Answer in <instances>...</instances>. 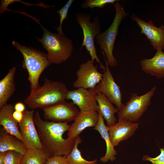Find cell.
Wrapping results in <instances>:
<instances>
[{"label":"cell","instance_id":"obj_1","mask_svg":"<svg viewBox=\"0 0 164 164\" xmlns=\"http://www.w3.org/2000/svg\"><path fill=\"white\" fill-rule=\"evenodd\" d=\"M43 151L48 157L55 156H67L74 145L76 139H65L63 134L68 131V122H57L43 120L38 111L34 116Z\"/></svg>","mask_w":164,"mask_h":164},{"label":"cell","instance_id":"obj_2","mask_svg":"<svg viewBox=\"0 0 164 164\" xmlns=\"http://www.w3.org/2000/svg\"><path fill=\"white\" fill-rule=\"evenodd\" d=\"M41 26L43 30L42 37L38 40L48 52V58L51 63L58 64L70 57L73 50L72 41L64 35L51 32L42 25L39 19L26 14Z\"/></svg>","mask_w":164,"mask_h":164},{"label":"cell","instance_id":"obj_3","mask_svg":"<svg viewBox=\"0 0 164 164\" xmlns=\"http://www.w3.org/2000/svg\"><path fill=\"white\" fill-rule=\"evenodd\" d=\"M68 91L64 83L45 77L43 85L34 94H29L25 99L24 103L32 110L43 109L65 101Z\"/></svg>","mask_w":164,"mask_h":164},{"label":"cell","instance_id":"obj_4","mask_svg":"<svg viewBox=\"0 0 164 164\" xmlns=\"http://www.w3.org/2000/svg\"><path fill=\"white\" fill-rule=\"evenodd\" d=\"M12 44L23 56L22 67L28 73L30 95H32L41 87L39 80L41 74L51 64L47 54L31 47L22 46L15 41H12Z\"/></svg>","mask_w":164,"mask_h":164},{"label":"cell","instance_id":"obj_5","mask_svg":"<svg viewBox=\"0 0 164 164\" xmlns=\"http://www.w3.org/2000/svg\"><path fill=\"white\" fill-rule=\"evenodd\" d=\"M114 5L115 14L112 23L106 31L98 35L95 39V42L104 53L108 65L111 67L115 66L117 64V60L113 56V51L119 27L122 20L128 15L118 1Z\"/></svg>","mask_w":164,"mask_h":164},{"label":"cell","instance_id":"obj_6","mask_svg":"<svg viewBox=\"0 0 164 164\" xmlns=\"http://www.w3.org/2000/svg\"><path fill=\"white\" fill-rule=\"evenodd\" d=\"M75 18L76 21L82 29L83 34V41L80 50L83 47L85 46L91 60L94 62L95 60L100 64V68L105 70L106 68L98 58L94 45V39L101 33V26L99 18L95 17L93 22H91L90 14L80 12L75 14Z\"/></svg>","mask_w":164,"mask_h":164},{"label":"cell","instance_id":"obj_7","mask_svg":"<svg viewBox=\"0 0 164 164\" xmlns=\"http://www.w3.org/2000/svg\"><path fill=\"white\" fill-rule=\"evenodd\" d=\"M156 87H153L145 94L139 96L137 93H133L130 100L124 104L118 113V120L133 122L138 121L151 104Z\"/></svg>","mask_w":164,"mask_h":164},{"label":"cell","instance_id":"obj_8","mask_svg":"<svg viewBox=\"0 0 164 164\" xmlns=\"http://www.w3.org/2000/svg\"><path fill=\"white\" fill-rule=\"evenodd\" d=\"M102 53L105 60L106 69L104 71L102 80L94 89L96 92L99 91L104 94L120 111L125 104L122 103V93L120 87L114 80L104 53L102 51Z\"/></svg>","mask_w":164,"mask_h":164},{"label":"cell","instance_id":"obj_9","mask_svg":"<svg viewBox=\"0 0 164 164\" xmlns=\"http://www.w3.org/2000/svg\"><path fill=\"white\" fill-rule=\"evenodd\" d=\"M35 114L34 110H26L23 112V118L19 123V129L23 142L27 149H39L43 150L38 133L34 122Z\"/></svg>","mask_w":164,"mask_h":164},{"label":"cell","instance_id":"obj_10","mask_svg":"<svg viewBox=\"0 0 164 164\" xmlns=\"http://www.w3.org/2000/svg\"><path fill=\"white\" fill-rule=\"evenodd\" d=\"M94 62L89 60L80 65L76 72L77 78L73 84L75 88H94L102 80L103 74L97 70Z\"/></svg>","mask_w":164,"mask_h":164},{"label":"cell","instance_id":"obj_11","mask_svg":"<svg viewBox=\"0 0 164 164\" xmlns=\"http://www.w3.org/2000/svg\"><path fill=\"white\" fill-rule=\"evenodd\" d=\"M42 110L45 119L57 122L74 121L80 112L72 102L65 101Z\"/></svg>","mask_w":164,"mask_h":164},{"label":"cell","instance_id":"obj_12","mask_svg":"<svg viewBox=\"0 0 164 164\" xmlns=\"http://www.w3.org/2000/svg\"><path fill=\"white\" fill-rule=\"evenodd\" d=\"M96 93L94 88L88 90L79 88L68 91L66 99L72 100L73 104L78 107L80 112L97 111L98 106L96 99Z\"/></svg>","mask_w":164,"mask_h":164},{"label":"cell","instance_id":"obj_13","mask_svg":"<svg viewBox=\"0 0 164 164\" xmlns=\"http://www.w3.org/2000/svg\"><path fill=\"white\" fill-rule=\"evenodd\" d=\"M131 19L135 21L140 28L141 33L147 36L150 44L153 48L157 50H162L164 49V26L159 27L155 25L152 21L149 20L148 22L139 19L133 14Z\"/></svg>","mask_w":164,"mask_h":164},{"label":"cell","instance_id":"obj_14","mask_svg":"<svg viewBox=\"0 0 164 164\" xmlns=\"http://www.w3.org/2000/svg\"><path fill=\"white\" fill-rule=\"evenodd\" d=\"M138 126V123L118 120V121L113 126L108 127L110 140L113 146L114 147L117 146L120 142L132 136Z\"/></svg>","mask_w":164,"mask_h":164},{"label":"cell","instance_id":"obj_15","mask_svg":"<svg viewBox=\"0 0 164 164\" xmlns=\"http://www.w3.org/2000/svg\"><path fill=\"white\" fill-rule=\"evenodd\" d=\"M98 120L99 116L97 111H80L74 120V122L70 125L67 134V137L76 139L85 128L88 127H95Z\"/></svg>","mask_w":164,"mask_h":164},{"label":"cell","instance_id":"obj_16","mask_svg":"<svg viewBox=\"0 0 164 164\" xmlns=\"http://www.w3.org/2000/svg\"><path fill=\"white\" fill-rule=\"evenodd\" d=\"M14 110V106L12 104H6L0 108V125L8 133L15 136L23 142L18 127L19 123L13 117Z\"/></svg>","mask_w":164,"mask_h":164},{"label":"cell","instance_id":"obj_17","mask_svg":"<svg viewBox=\"0 0 164 164\" xmlns=\"http://www.w3.org/2000/svg\"><path fill=\"white\" fill-rule=\"evenodd\" d=\"M140 63L145 73L158 79L164 77V53L162 50L157 51L152 58L143 59Z\"/></svg>","mask_w":164,"mask_h":164},{"label":"cell","instance_id":"obj_18","mask_svg":"<svg viewBox=\"0 0 164 164\" xmlns=\"http://www.w3.org/2000/svg\"><path fill=\"white\" fill-rule=\"evenodd\" d=\"M95 97L98 106V110L106 120L107 126H113L117 121L114 114L115 113H118L119 110L114 107L106 96L101 93L97 92Z\"/></svg>","mask_w":164,"mask_h":164},{"label":"cell","instance_id":"obj_19","mask_svg":"<svg viewBox=\"0 0 164 164\" xmlns=\"http://www.w3.org/2000/svg\"><path fill=\"white\" fill-rule=\"evenodd\" d=\"M27 150L22 141L8 133L3 128H0V152L13 151L24 155Z\"/></svg>","mask_w":164,"mask_h":164},{"label":"cell","instance_id":"obj_20","mask_svg":"<svg viewBox=\"0 0 164 164\" xmlns=\"http://www.w3.org/2000/svg\"><path fill=\"white\" fill-rule=\"evenodd\" d=\"M99 120L96 126L94 129L97 131L101 137L104 140L106 146V152L105 155L101 157L100 160L103 162H106L108 161H113L116 158L115 155H117V152L112 145L110 139L108 127L104 123V118L100 111L98 110Z\"/></svg>","mask_w":164,"mask_h":164},{"label":"cell","instance_id":"obj_21","mask_svg":"<svg viewBox=\"0 0 164 164\" xmlns=\"http://www.w3.org/2000/svg\"><path fill=\"white\" fill-rule=\"evenodd\" d=\"M16 70V67H12L0 81V108L6 104L15 91L14 77Z\"/></svg>","mask_w":164,"mask_h":164},{"label":"cell","instance_id":"obj_22","mask_svg":"<svg viewBox=\"0 0 164 164\" xmlns=\"http://www.w3.org/2000/svg\"><path fill=\"white\" fill-rule=\"evenodd\" d=\"M48 158L42 150L27 149L23 155L21 164H46Z\"/></svg>","mask_w":164,"mask_h":164},{"label":"cell","instance_id":"obj_23","mask_svg":"<svg viewBox=\"0 0 164 164\" xmlns=\"http://www.w3.org/2000/svg\"><path fill=\"white\" fill-rule=\"evenodd\" d=\"M82 140L79 136L76 138L74 147L70 153L66 156L69 164H96L97 160L95 159L92 161H88L84 159L78 149V144Z\"/></svg>","mask_w":164,"mask_h":164},{"label":"cell","instance_id":"obj_24","mask_svg":"<svg viewBox=\"0 0 164 164\" xmlns=\"http://www.w3.org/2000/svg\"><path fill=\"white\" fill-rule=\"evenodd\" d=\"M117 0H86L81 4V7L85 9L90 7L92 9L94 7L103 8L108 4H114Z\"/></svg>","mask_w":164,"mask_h":164},{"label":"cell","instance_id":"obj_25","mask_svg":"<svg viewBox=\"0 0 164 164\" xmlns=\"http://www.w3.org/2000/svg\"><path fill=\"white\" fill-rule=\"evenodd\" d=\"M23 155L15 151H8L6 153L4 163L5 164H21Z\"/></svg>","mask_w":164,"mask_h":164},{"label":"cell","instance_id":"obj_26","mask_svg":"<svg viewBox=\"0 0 164 164\" xmlns=\"http://www.w3.org/2000/svg\"><path fill=\"white\" fill-rule=\"evenodd\" d=\"M73 1V0H69L63 7L56 12L59 14L60 18V26L57 28L58 33L60 34L64 35L62 30V24L64 20L67 18L68 9Z\"/></svg>","mask_w":164,"mask_h":164},{"label":"cell","instance_id":"obj_27","mask_svg":"<svg viewBox=\"0 0 164 164\" xmlns=\"http://www.w3.org/2000/svg\"><path fill=\"white\" fill-rule=\"evenodd\" d=\"M16 2H20L26 5L29 6L33 5H38L44 8H46L50 7H53L52 6H50L46 5L42 2H40V3L38 4H31L28 3L23 2L19 0H2L1 1V4L0 6V14H2L5 11H6L8 9V6L10 4Z\"/></svg>","mask_w":164,"mask_h":164},{"label":"cell","instance_id":"obj_28","mask_svg":"<svg viewBox=\"0 0 164 164\" xmlns=\"http://www.w3.org/2000/svg\"><path fill=\"white\" fill-rule=\"evenodd\" d=\"M160 149L161 153L158 156L152 158L146 155L143 156L142 160L150 161L152 164H164V149L162 148Z\"/></svg>","mask_w":164,"mask_h":164},{"label":"cell","instance_id":"obj_29","mask_svg":"<svg viewBox=\"0 0 164 164\" xmlns=\"http://www.w3.org/2000/svg\"><path fill=\"white\" fill-rule=\"evenodd\" d=\"M46 164H69L66 156H55L49 157Z\"/></svg>","mask_w":164,"mask_h":164},{"label":"cell","instance_id":"obj_30","mask_svg":"<svg viewBox=\"0 0 164 164\" xmlns=\"http://www.w3.org/2000/svg\"><path fill=\"white\" fill-rule=\"evenodd\" d=\"M14 118L19 123L22 120L23 117V112L15 111L13 113Z\"/></svg>","mask_w":164,"mask_h":164},{"label":"cell","instance_id":"obj_31","mask_svg":"<svg viewBox=\"0 0 164 164\" xmlns=\"http://www.w3.org/2000/svg\"><path fill=\"white\" fill-rule=\"evenodd\" d=\"M14 108L15 111L23 112L25 111L26 106L22 102H19L15 104Z\"/></svg>","mask_w":164,"mask_h":164},{"label":"cell","instance_id":"obj_32","mask_svg":"<svg viewBox=\"0 0 164 164\" xmlns=\"http://www.w3.org/2000/svg\"><path fill=\"white\" fill-rule=\"evenodd\" d=\"M7 152H0V164H3L5 156Z\"/></svg>","mask_w":164,"mask_h":164},{"label":"cell","instance_id":"obj_33","mask_svg":"<svg viewBox=\"0 0 164 164\" xmlns=\"http://www.w3.org/2000/svg\"><path fill=\"white\" fill-rule=\"evenodd\" d=\"M3 164H5L4 163Z\"/></svg>","mask_w":164,"mask_h":164}]
</instances>
